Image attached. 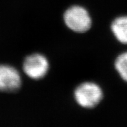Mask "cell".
Listing matches in <instances>:
<instances>
[{"mask_svg":"<svg viewBox=\"0 0 127 127\" xmlns=\"http://www.w3.org/2000/svg\"><path fill=\"white\" fill-rule=\"evenodd\" d=\"M111 30L120 43L127 45V16L116 18L112 22Z\"/></svg>","mask_w":127,"mask_h":127,"instance_id":"cell-5","label":"cell"},{"mask_svg":"<svg viewBox=\"0 0 127 127\" xmlns=\"http://www.w3.org/2000/svg\"><path fill=\"white\" fill-rule=\"evenodd\" d=\"M74 97L79 106L84 108L96 107L103 98V92L98 84L92 82L81 84L75 89Z\"/></svg>","mask_w":127,"mask_h":127,"instance_id":"cell-2","label":"cell"},{"mask_svg":"<svg viewBox=\"0 0 127 127\" xmlns=\"http://www.w3.org/2000/svg\"><path fill=\"white\" fill-rule=\"evenodd\" d=\"M49 64L47 58L42 54L35 53L25 58L23 69L26 75L34 80L43 79L48 73Z\"/></svg>","mask_w":127,"mask_h":127,"instance_id":"cell-3","label":"cell"},{"mask_svg":"<svg viewBox=\"0 0 127 127\" xmlns=\"http://www.w3.org/2000/svg\"><path fill=\"white\" fill-rule=\"evenodd\" d=\"M114 65L121 79L127 82V52L121 54L117 57Z\"/></svg>","mask_w":127,"mask_h":127,"instance_id":"cell-6","label":"cell"},{"mask_svg":"<svg viewBox=\"0 0 127 127\" xmlns=\"http://www.w3.org/2000/svg\"><path fill=\"white\" fill-rule=\"evenodd\" d=\"M64 20L70 30L77 33L86 32L92 27V18L88 11L79 5L67 8L64 14Z\"/></svg>","mask_w":127,"mask_h":127,"instance_id":"cell-1","label":"cell"},{"mask_svg":"<svg viewBox=\"0 0 127 127\" xmlns=\"http://www.w3.org/2000/svg\"><path fill=\"white\" fill-rule=\"evenodd\" d=\"M22 86V79L16 69L8 65H0V92L12 93Z\"/></svg>","mask_w":127,"mask_h":127,"instance_id":"cell-4","label":"cell"}]
</instances>
